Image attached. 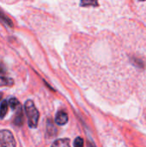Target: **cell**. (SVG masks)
<instances>
[{
	"label": "cell",
	"mask_w": 146,
	"mask_h": 147,
	"mask_svg": "<svg viewBox=\"0 0 146 147\" xmlns=\"http://www.w3.org/2000/svg\"><path fill=\"white\" fill-rule=\"evenodd\" d=\"M88 60L91 84L109 102H126L134 94L135 71L119 36L99 34L92 42Z\"/></svg>",
	"instance_id": "1"
},
{
	"label": "cell",
	"mask_w": 146,
	"mask_h": 147,
	"mask_svg": "<svg viewBox=\"0 0 146 147\" xmlns=\"http://www.w3.org/2000/svg\"><path fill=\"white\" fill-rule=\"evenodd\" d=\"M115 28L135 71L134 94L142 109L143 122L146 124V26L137 19L120 18Z\"/></svg>",
	"instance_id": "2"
},
{
	"label": "cell",
	"mask_w": 146,
	"mask_h": 147,
	"mask_svg": "<svg viewBox=\"0 0 146 147\" xmlns=\"http://www.w3.org/2000/svg\"><path fill=\"white\" fill-rule=\"evenodd\" d=\"M80 17L89 24L105 25L117 21L123 13L127 0H72ZM76 9V10H77Z\"/></svg>",
	"instance_id": "3"
},
{
	"label": "cell",
	"mask_w": 146,
	"mask_h": 147,
	"mask_svg": "<svg viewBox=\"0 0 146 147\" xmlns=\"http://www.w3.org/2000/svg\"><path fill=\"white\" fill-rule=\"evenodd\" d=\"M129 5L136 19L146 26V0H130Z\"/></svg>",
	"instance_id": "4"
},
{
	"label": "cell",
	"mask_w": 146,
	"mask_h": 147,
	"mask_svg": "<svg viewBox=\"0 0 146 147\" xmlns=\"http://www.w3.org/2000/svg\"><path fill=\"white\" fill-rule=\"evenodd\" d=\"M25 111L28 121V126L32 128H34L38 125L39 121V112L35 108L33 101L28 100L25 103Z\"/></svg>",
	"instance_id": "5"
},
{
	"label": "cell",
	"mask_w": 146,
	"mask_h": 147,
	"mask_svg": "<svg viewBox=\"0 0 146 147\" xmlns=\"http://www.w3.org/2000/svg\"><path fill=\"white\" fill-rule=\"evenodd\" d=\"M15 142L12 134L7 130L0 131V146H15Z\"/></svg>",
	"instance_id": "6"
},
{
	"label": "cell",
	"mask_w": 146,
	"mask_h": 147,
	"mask_svg": "<svg viewBox=\"0 0 146 147\" xmlns=\"http://www.w3.org/2000/svg\"><path fill=\"white\" fill-rule=\"evenodd\" d=\"M55 121L58 125H65L68 122V115L65 112L59 111L55 117Z\"/></svg>",
	"instance_id": "7"
},
{
	"label": "cell",
	"mask_w": 146,
	"mask_h": 147,
	"mask_svg": "<svg viewBox=\"0 0 146 147\" xmlns=\"http://www.w3.org/2000/svg\"><path fill=\"white\" fill-rule=\"evenodd\" d=\"M7 111H8V102L6 100H3L0 105V119L4 118Z\"/></svg>",
	"instance_id": "8"
},
{
	"label": "cell",
	"mask_w": 146,
	"mask_h": 147,
	"mask_svg": "<svg viewBox=\"0 0 146 147\" xmlns=\"http://www.w3.org/2000/svg\"><path fill=\"white\" fill-rule=\"evenodd\" d=\"M70 141L69 140H58L52 143V146H69Z\"/></svg>",
	"instance_id": "9"
},
{
	"label": "cell",
	"mask_w": 146,
	"mask_h": 147,
	"mask_svg": "<svg viewBox=\"0 0 146 147\" xmlns=\"http://www.w3.org/2000/svg\"><path fill=\"white\" fill-rule=\"evenodd\" d=\"M15 123L16 125H21L22 123V115L20 107H18V112H17V115L15 118Z\"/></svg>",
	"instance_id": "10"
},
{
	"label": "cell",
	"mask_w": 146,
	"mask_h": 147,
	"mask_svg": "<svg viewBox=\"0 0 146 147\" xmlns=\"http://www.w3.org/2000/svg\"><path fill=\"white\" fill-rule=\"evenodd\" d=\"M9 105L11 107V109H15V108H18L19 107V102L17 99L15 98H10L9 100Z\"/></svg>",
	"instance_id": "11"
},
{
	"label": "cell",
	"mask_w": 146,
	"mask_h": 147,
	"mask_svg": "<svg viewBox=\"0 0 146 147\" xmlns=\"http://www.w3.org/2000/svg\"><path fill=\"white\" fill-rule=\"evenodd\" d=\"M74 146L77 147L83 146V140L82 138H80V137L77 138V139L75 140V141H74Z\"/></svg>",
	"instance_id": "12"
},
{
	"label": "cell",
	"mask_w": 146,
	"mask_h": 147,
	"mask_svg": "<svg viewBox=\"0 0 146 147\" xmlns=\"http://www.w3.org/2000/svg\"><path fill=\"white\" fill-rule=\"evenodd\" d=\"M1 98H2V94L0 93V100H1Z\"/></svg>",
	"instance_id": "13"
}]
</instances>
